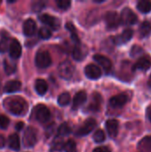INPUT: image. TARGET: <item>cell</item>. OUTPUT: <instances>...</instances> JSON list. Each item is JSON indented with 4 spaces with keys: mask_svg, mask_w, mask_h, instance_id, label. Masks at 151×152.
<instances>
[{
    "mask_svg": "<svg viewBox=\"0 0 151 152\" xmlns=\"http://www.w3.org/2000/svg\"><path fill=\"white\" fill-rule=\"evenodd\" d=\"M5 106L12 114L16 116L22 115L27 110L26 102L22 98L19 97L7 99V101L5 102Z\"/></svg>",
    "mask_w": 151,
    "mask_h": 152,
    "instance_id": "cell-1",
    "label": "cell"
},
{
    "mask_svg": "<svg viewBox=\"0 0 151 152\" xmlns=\"http://www.w3.org/2000/svg\"><path fill=\"white\" fill-rule=\"evenodd\" d=\"M35 63L40 69H45L52 64V58L47 51L41 50L37 52L35 57Z\"/></svg>",
    "mask_w": 151,
    "mask_h": 152,
    "instance_id": "cell-2",
    "label": "cell"
},
{
    "mask_svg": "<svg viewBox=\"0 0 151 152\" xmlns=\"http://www.w3.org/2000/svg\"><path fill=\"white\" fill-rule=\"evenodd\" d=\"M37 141V132L34 127L28 126L24 132L23 143L26 147H33Z\"/></svg>",
    "mask_w": 151,
    "mask_h": 152,
    "instance_id": "cell-3",
    "label": "cell"
},
{
    "mask_svg": "<svg viewBox=\"0 0 151 152\" xmlns=\"http://www.w3.org/2000/svg\"><path fill=\"white\" fill-rule=\"evenodd\" d=\"M120 20H121V23L124 25H133L137 22L138 18L132 9L125 7L123 9L120 14Z\"/></svg>",
    "mask_w": 151,
    "mask_h": 152,
    "instance_id": "cell-4",
    "label": "cell"
},
{
    "mask_svg": "<svg viewBox=\"0 0 151 152\" xmlns=\"http://www.w3.org/2000/svg\"><path fill=\"white\" fill-rule=\"evenodd\" d=\"M59 74L60 76L64 78V79H69L72 77L74 71H75V68L72 65V63L69 61H62L58 69Z\"/></svg>",
    "mask_w": 151,
    "mask_h": 152,
    "instance_id": "cell-5",
    "label": "cell"
},
{
    "mask_svg": "<svg viewBox=\"0 0 151 152\" xmlns=\"http://www.w3.org/2000/svg\"><path fill=\"white\" fill-rule=\"evenodd\" d=\"M35 116L37 121H39L40 123H46L51 118V112L46 106L41 104L36 107Z\"/></svg>",
    "mask_w": 151,
    "mask_h": 152,
    "instance_id": "cell-6",
    "label": "cell"
},
{
    "mask_svg": "<svg viewBox=\"0 0 151 152\" xmlns=\"http://www.w3.org/2000/svg\"><path fill=\"white\" fill-rule=\"evenodd\" d=\"M105 23L108 28H116L121 23L120 16L116 12H109L105 14Z\"/></svg>",
    "mask_w": 151,
    "mask_h": 152,
    "instance_id": "cell-7",
    "label": "cell"
},
{
    "mask_svg": "<svg viewBox=\"0 0 151 152\" xmlns=\"http://www.w3.org/2000/svg\"><path fill=\"white\" fill-rule=\"evenodd\" d=\"M96 126V121L94 118H88L85 121V123L79 127V129L77 131L76 134L77 136H85L88 134H90Z\"/></svg>",
    "mask_w": 151,
    "mask_h": 152,
    "instance_id": "cell-8",
    "label": "cell"
},
{
    "mask_svg": "<svg viewBox=\"0 0 151 152\" xmlns=\"http://www.w3.org/2000/svg\"><path fill=\"white\" fill-rule=\"evenodd\" d=\"M39 20H41V22L51 27L53 29H58L60 28V20L57 18H55L52 15H49L47 13L40 15Z\"/></svg>",
    "mask_w": 151,
    "mask_h": 152,
    "instance_id": "cell-9",
    "label": "cell"
},
{
    "mask_svg": "<svg viewBox=\"0 0 151 152\" xmlns=\"http://www.w3.org/2000/svg\"><path fill=\"white\" fill-rule=\"evenodd\" d=\"M85 74L90 79H98L101 76V69L95 64H89L85 68Z\"/></svg>",
    "mask_w": 151,
    "mask_h": 152,
    "instance_id": "cell-10",
    "label": "cell"
},
{
    "mask_svg": "<svg viewBox=\"0 0 151 152\" xmlns=\"http://www.w3.org/2000/svg\"><path fill=\"white\" fill-rule=\"evenodd\" d=\"M151 67V59L148 56L141 57L133 67V70H148Z\"/></svg>",
    "mask_w": 151,
    "mask_h": 152,
    "instance_id": "cell-11",
    "label": "cell"
},
{
    "mask_svg": "<svg viewBox=\"0 0 151 152\" xmlns=\"http://www.w3.org/2000/svg\"><path fill=\"white\" fill-rule=\"evenodd\" d=\"M9 53H10V56L13 59H17L20 56L21 54V45L20 44V42L13 38L11 40V45H10V48H9Z\"/></svg>",
    "mask_w": 151,
    "mask_h": 152,
    "instance_id": "cell-12",
    "label": "cell"
},
{
    "mask_svg": "<svg viewBox=\"0 0 151 152\" xmlns=\"http://www.w3.org/2000/svg\"><path fill=\"white\" fill-rule=\"evenodd\" d=\"M127 102H128V96L125 94H120L113 96L110 99L109 103L114 108H120V107H123Z\"/></svg>",
    "mask_w": 151,
    "mask_h": 152,
    "instance_id": "cell-13",
    "label": "cell"
},
{
    "mask_svg": "<svg viewBox=\"0 0 151 152\" xmlns=\"http://www.w3.org/2000/svg\"><path fill=\"white\" fill-rule=\"evenodd\" d=\"M36 30V21L32 19H28L23 23V33L27 37H31Z\"/></svg>",
    "mask_w": 151,
    "mask_h": 152,
    "instance_id": "cell-14",
    "label": "cell"
},
{
    "mask_svg": "<svg viewBox=\"0 0 151 152\" xmlns=\"http://www.w3.org/2000/svg\"><path fill=\"white\" fill-rule=\"evenodd\" d=\"M118 127H119V124H118V121L116 119H109L106 122V129H107L109 135L111 138H115L117 135Z\"/></svg>",
    "mask_w": 151,
    "mask_h": 152,
    "instance_id": "cell-15",
    "label": "cell"
},
{
    "mask_svg": "<svg viewBox=\"0 0 151 152\" xmlns=\"http://www.w3.org/2000/svg\"><path fill=\"white\" fill-rule=\"evenodd\" d=\"M87 100V95L86 93L84 91H80L76 94V95L73 98V102H72V108L73 110L78 109L80 106H82Z\"/></svg>",
    "mask_w": 151,
    "mask_h": 152,
    "instance_id": "cell-16",
    "label": "cell"
},
{
    "mask_svg": "<svg viewBox=\"0 0 151 152\" xmlns=\"http://www.w3.org/2000/svg\"><path fill=\"white\" fill-rule=\"evenodd\" d=\"M93 59H94V61H95L98 64H100L106 71H109V70H110V69H111V67H112V62H111V61H110L108 57H106V56H104V55H101V54H95V55L93 56Z\"/></svg>",
    "mask_w": 151,
    "mask_h": 152,
    "instance_id": "cell-17",
    "label": "cell"
},
{
    "mask_svg": "<svg viewBox=\"0 0 151 152\" xmlns=\"http://www.w3.org/2000/svg\"><path fill=\"white\" fill-rule=\"evenodd\" d=\"M133 31L131 28H126L125 30L123 31V33L121 35L117 36L115 38V42L117 45L125 44L126 42L131 40V38L133 37Z\"/></svg>",
    "mask_w": 151,
    "mask_h": 152,
    "instance_id": "cell-18",
    "label": "cell"
},
{
    "mask_svg": "<svg viewBox=\"0 0 151 152\" xmlns=\"http://www.w3.org/2000/svg\"><path fill=\"white\" fill-rule=\"evenodd\" d=\"M102 100H101V96L98 94V93H94L92 95V100L91 102L89 104V110L91 111H98L101 108Z\"/></svg>",
    "mask_w": 151,
    "mask_h": 152,
    "instance_id": "cell-19",
    "label": "cell"
},
{
    "mask_svg": "<svg viewBox=\"0 0 151 152\" xmlns=\"http://www.w3.org/2000/svg\"><path fill=\"white\" fill-rule=\"evenodd\" d=\"M86 53H87V51L85 47L81 45L80 44H77L72 52L73 57L76 61H82L86 55Z\"/></svg>",
    "mask_w": 151,
    "mask_h": 152,
    "instance_id": "cell-20",
    "label": "cell"
},
{
    "mask_svg": "<svg viewBox=\"0 0 151 152\" xmlns=\"http://www.w3.org/2000/svg\"><path fill=\"white\" fill-rule=\"evenodd\" d=\"M137 151L138 152H151V136H146L140 141Z\"/></svg>",
    "mask_w": 151,
    "mask_h": 152,
    "instance_id": "cell-21",
    "label": "cell"
},
{
    "mask_svg": "<svg viewBox=\"0 0 151 152\" xmlns=\"http://www.w3.org/2000/svg\"><path fill=\"white\" fill-rule=\"evenodd\" d=\"M21 87V83L18 80H12V81H8L4 87V90L5 93L11 94V93H14L17 92L20 89Z\"/></svg>",
    "mask_w": 151,
    "mask_h": 152,
    "instance_id": "cell-22",
    "label": "cell"
},
{
    "mask_svg": "<svg viewBox=\"0 0 151 152\" xmlns=\"http://www.w3.org/2000/svg\"><path fill=\"white\" fill-rule=\"evenodd\" d=\"M35 89L39 95H44L48 90L47 83L44 79L38 78L35 82Z\"/></svg>",
    "mask_w": 151,
    "mask_h": 152,
    "instance_id": "cell-23",
    "label": "cell"
},
{
    "mask_svg": "<svg viewBox=\"0 0 151 152\" xmlns=\"http://www.w3.org/2000/svg\"><path fill=\"white\" fill-rule=\"evenodd\" d=\"M9 147L13 151H18L20 149V138L17 134H12L9 136Z\"/></svg>",
    "mask_w": 151,
    "mask_h": 152,
    "instance_id": "cell-24",
    "label": "cell"
},
{
    "mask_svg": "<svg viewBox=\"0 0 151 152\" xmlns=\"http://www.w3.org/2000/svg\"><path fill=\"white\" fill-rule=\"evenodd\" d=\"M137 8L141 12L147 13L151 11V1L149 0H141L137 4Z\"/></svg>",
    "mask_w": 151,
    "mask_h": 152,
    "instance_id": "cell-25",
    "label": "cell"
},
{
    "mask_svg": "<svg viewBox=\"0 0 151 152\" xmlns=\"http://www.w3.org/2000/svg\"><path fill=\"white\" fill-rule=\"evenodd\" d=\"M139 32H140V36L141 37H147L151 32V24L149 21H143L139 28Z\"/></svg>",
    "mask_w": 151,
    "mask_h": 152,
    "instance_id": "cell-26",
    "label": "cell"
},
{
    "mask_svg": "<svg viewBox=\"0 0 151 152\" xmlns=\"http://www.w3.org/2000/svg\"><path fill=\"white\" fill-rule=\"evenodd\" d=\"M71 101V96L69 93H62L58 97V103L60 106H66Z\"/></svg>",
    "mask_w": 151,
    "mask_h": 152,
    "instance_id": "cell-27",
    "label": "cell"
},
{
    "mask_svg": "<svg viewBox=\"0 0 151 152\" xmlns=\"http://www.w3.org/2000/svg\"><path fill=\"white\" fill-rule=\"evenodd\" d=\"M63 150L65 151V152H77V144L73 140L67 141V142H65L63 146Z\"/></svg>",
    "mask_w": 151,
    "mask_h": 152,
    "instance_id": "cell-28",
    "label": "cell"
},
{
    "mask_svg": "<svg viewBox=\"0 0 151 152\" xmlns=\"http://www.w3.org/2000/svg\"><path fill=\"white\" fill-rule=\"evenodd\" d=\"M70 133V127L67 123L61 124L58 128V135L59 136H66Z\"/></svg>",
    "mask_w": 151,
    "mask_h": 152,
    "instance_id": "cell-29",
    "label": "cell"
},
{
    "mask_svg": "<svg viewBox=\"0 0 151 152\" xmlns=\"http://www.w3.org/2000/svg\"><path fill=\"white\" fill-rule=\"evenodd\" d=\"M66 27H67L68 30L70 32L71 37H72V39H73L74 41H76L77 44H80V43H79V38H78V37H77V30H76V28L74 27V25H73L72 23L68 22V23L66 24Z\"/></svg>",
    "mask_w": 151,
    "mask_h": 152,
    "instance_id": "cell-30",
    "label": "cell"
},
{
    "mask_svg": "<svg viewBox=\"0 0 151 152\" xmlns=\"http://www.w3.org/2000/svg\"><path fill=\"white\" fill-rule=\"evenodd\" d=\"M11 41L7 37H3V38L0 40V53H4L10 48Z\"/></svg>",
    "mask_w": 151,
    "mask_h": 152,
    "instance_id": "cell-31",
    "label": "cell"
},
{
    "mask_svg": "<svg viewBox=\"0 0 151 152\" xmlns=\"http://www.w3.org/2000/svg\"><path fill=\"white\" fill-rule=\"evenodd\" d=\"M38 35H39V37H40L42 39H48V38L51 37L52 32H51V30H50L48 28H46V27H42V28L39 29V31H38Z\"/></svg>",
    "mask_w": 151,
    "mask_h": 152,
    "instance_id": "cell-32",
    "label": "cell"
},
{
    "mask_svg": "<svg viewBox=\"0 0 151 152\" xmlns=\"http://www.w3.org/2000/svg\"><path fill=\"white\" fill-rule=\"evenodd\" d=\"M105 134L102 130H97L93 134V140L97 143L103 142L105 141Z\"/></svg>",
    "mask_w": 151,
    "mask_h": 152,
    "instance_id": "cell-33",
    "label": "cell"
},
{
    "mask_svg": "<svg viewBox=\"0 0 151 152\" xmlns=\"http://www.w3.org/2000/svg\"><path fill=\"white\" fill-rule=\"evenodd\" d=\"M56 4L61 10H68L70 7L71 2L68 0H58L56 1Z\"/></svg>",
    "mask_w": 151,
    "mask_h": 152,
    "instance_id": "cell-34",
    "label": "cell"
},
{
    "mask_svg": "<svg viewBox=\"0 0 151 152\" xmlns=\"http://www.w3.org/2000/svg\"><path fill=\"white\" fill-rule=\"evenodd\" d=\"M4 71H5L6 74H8V75L13 73V72L15 71V69H16L15 65L12 64V63H9L7 61H5L4 62Z\"/></svg>",
    "mask_w": 151,
    "mask_h": 152,
    "instance_id": "cell-35",
    "label": "cell"
},
{
    "mask_svg": "<svg viewBox=\"0 0 151 152\" xmlns=\"http://www.w3.org/2000/svg\"><path fill=\"white\" fill-rule=\"evenodd\" d=\"M10 124L9 118L4 115H0V128L1 129H6Z\"/></svg>",
    "mask_w": 151,
    "mask_h": 152,
    "instance_id": "cell-36",
    "label": "cell"
},
{
    "mask_svg": "<svg viewBox=\"0 0 151 152\" xmlns=\"http://www.w3.org/2000/svg\"><path fill=\"white\" fill-rule=\"evenodd\" d=\"M43 8H44V3L42 2V1L35 2V3H33V4H32V9H33L35 12H39V11H41Z\"/></svg>",
    "mask_w": 151,
    "mask_h": 152,
    "instance_id": "cell-37",
    "label": "cell"
},
{
    "mask_svg": "<svg viewBox=\"0 0 151 152\" xmlns=\"http://www.w3.org/2000/svg\"><path fill=\"white\" fill-rule=\"evenodd\" d=\"M142 49L140 47V46H133V49H132V53H131V54H132V56H135V55H138L140 53H142Z\"/></svg>",
    "mask_w": 151,
    "mask_h": 152,
    "instance_id": "cell-38",
    "label": "cell"
},
{
    "mask_svg": "<svg viewBox=\"0 0 151 152\" xmlns=\"http://www.w3.org/2000/svg\"><path fill=\"white\" fill-rule=\"evenodd\" d=\"M93 152H110V150L108 147H98L94 149Z\"/></svg>",
    "mask_w": 151,
    "mask_h": 152,
    "instance_id": "cell-39",
    "label": "cell"
},
{
    "mask_svg": "<svg viewBox=\"0 0 151 152\" xmlns=\"http://www.w3.org/2000/svg\"><path fill=\"white\" fill-rule=\"evenodd\" d=\"M4 145H5V139L4 136L0 135V149L4 147Z\"/></svg>",
    "mask_w": 151,
    "mask_h": 152,
    "instance_id": "cell-40",
    "label": "cell"
},
{
    "mask_svg": "<svg viewBox=\"0 0 151 152\" xmlns=\"http://www.w3.org/2000/svg\"><path fill=\"white\" fill-rule=\"evenodd\" d=\"M23 126H24V124H23L22 122H19V123L16 125V126H15V127H16V129H17V130H21Z\"/></svg>",
    "mask_w": 151,
    "mask_h": 152,
    "instance_id": "cell-41",
    "label": "cell"
},
{
    "mask_svg": "<svg viewBox=\"0 0 151 152\" xmlns=\"http://www.w3.org/2000/svg\"><path fill=\"white\" fill-rule=\"evenodd\" d=\"M147 116H148V118L150 119V121L151 122V107L148 108V110H147Z\"/></svg>",
    "mask_w": 151,
    "mask_h": 152,
    "instance_id": "cell-42",
    "label": "cell"
},
{
    "mask_svg": "<svg viewBox=\"0 0 151 152\" xmlns=\"http://www.w3.org/2000/svg\"><path fill=\"white\" fill-rule=\"evenodd\" d=\"M149 86L151 87V75L150 77V79H149Z\"/></svg>",
    "mask_w": 151,
    "mask_h": 152,
    "instance_id": "cell-43",
    "label": "cell"
},
{
    "mask_svg": "<svg viewBox=\"0 0 151 152\" xmlns=\"http://www.w3.org/2000/svg\"><path fill=\"white\" fill-rule=\"evenodd\" d=\"M1 88H2V86H1V83H0V94H1Z\"/></svg>",
    "mask_w": 151,
    "mask_h": 152,
    "instance_id": "cell-44",
    "label": "cell"
},
{
    "mask_svg": "<svg viewBox=\"0 0 151 152\" xmlns=\"http://www.w3.org/2000/svg\"><path fill=\"white\" fill-rule=\"evenodd\" d=\"M0 4H1V1H0Z\"/></svg>",
    "mask_w": 151,
    "mask_h": 152,
    "instance_id": "cell-45",
    "label": "cell"
}]
</instances>
